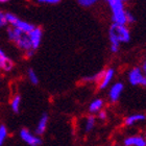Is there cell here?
Wrapping results in <instances>:
<instances>
[{
    "label": "cell",
    "mask_w": 146,
    "mask_h": 146,
    "mask_svg": "<svg viewBox=\"0 0 146 146\" xmlns=\"http://www.w3.org/2000/svg\"><path fill=\"white\" fill-rule=\"evenodd\" d=\"M123 89H124V85L122 82H116L111 87L109 92V97L111 102H117L119 100Z\"/></svg>",
    "instance_id": "9"
},
{
    "label": "cell",
    "mask_w": 146,
    "mask_h": 146,
    "mask_svg": "<svg viewBox=\"0 0 146 146\" xmlns=\"http://www.w3.org/2000/svg\"><path fill=\"white\" fill-rule=\"evenodd\" d=\"M124 146H146L145 138L142 136H131L125 138L123 141Z\"/></svg>",
    "instance_id": "12"
},
{
    "label": "cell",
    "mask_w": 146,
    "mask_h": 146,
    "mask_svg": "<svg viewBox=\"0 0 146 146\" xmlns=\"http://www.w3.org/2000/svg\"><path fill=\"white\" fill-rule=\"evenodd\" d=\"M7 138V128L4 124H0V146H3Z\"/></svg>",
    "instance_id": "18"
},
{
    "label": "cell",
    "mask_w": 146,
    "mask_h": 146,
    "mask_svg": "<svg viewBox=\"0 0 146 146\" xmlns=\"http://www.w3.org/2000/svg\"><path fill=\"white\" fill-rule=\"evenodd\" d=\"M104 104V101L101 99V98H97L93 100L89 106V112L91 114H95V113H98L100 110H102Z\"/></svg>",
    "instance_id": "14"
},
{
    "label": "cell",
    "mask_w": 146,
    "mask_h": 146,
    "mask_svg": "<svg viewBox=\"0 0 146 146\" xmlns=\"http://www.w3.org/2000/svg\"><path fill=\"white\" fill-rule=\"evenodd\" d=\"M95 122H96V118H95L94 116L90 115L87 118L86 120V124H85V131L86 133H89V131H91L95 126Z\"/></svg>",
    "instance_id": "17"
},
{
    "label": "cell",
    "mask_w": 146,
    "mask_h": 146,
    "mask_svg": "<svg viewBox=\"0 0 146 146\" xmlns=\"http://www.w3.org/2000/svg\"><path fill=\"white\" fill-rule=\"evenodd\" d=\"M48 121H49V116L47 113H44L41 118H40L38 124H36V131H35V134L38 135V136H42V135L45 134L46 129H47V125H48Z\"/></svg>",
    "instance_id": "11"
},
{
    "label": "cell",
    "mask_w": 146,
    "mask_h": 146,
    "mask_svg": "<svg viewBox=\"0 0 146 146\" xmlns=\"http://www.w3.org/2000/svg\"><path fill=\"white\" fill-rule=\"evenodd\" d=\"M145 119H146V116L144 114H134V115H131L125 118L124 124L127 125V126H131V125L136 124L137 122L144 121Z\"/></svg>",
    "instance_id": "13"
},
{
    "label": "cell",
    "mask_w": 146,
    "mask_h": 146,
    "mask_svg": "<svg viewBox=\"0 0 146 146\" xmlns=\"http://www.w3.org/2000/svg\"><path fill=\"white\" fill-rule=\"evenodd\" d=\"M6 36L9 42L13 43V45H15L23 53L29 51V50H34L31 47V40L28 38V34L26 33H23L17 28L7 25L6 26Z\"/></svg>",
    "instance_id": "2"
},
{
    "label": "cell",
    "mask_w": 146,
    "mask_h": 146,
    "mask_svg": "<svg viewBox=\"0 0 146 146\" xmlns=\"http://www.w3.org/2000/svg\"><path fill=\"white\" fill-rule=\"evenodd\" d=\"M110 9L112 11L113 23L126 25V11L122 0H107Z\"/></svg>",
    "instance_id": "3"
},
{
    "label": "cell",
    "mask_w": 146,
    "mask_h": 146,
    "mask_svg": "<svg viewBox=\"0 0 146 146\" xmlns=\"http://www.w3.org/2000/svg\"><path fill=\"white\" fill-rule=\"evenodd\" d=\"M99 0H77V3L82 7H91L95 5Z\"/></svg>",
    "instance_id": "19"
},
{
    "label": "cell",
    "mask_w": 146,
    "mask_h": 146,
    "mask_svg": "<svg viewBox=\"0 0 146 146\" xmlns=\"http://www.w3.org/2000/svg\"><path fill=\"white\" fill-rule=\"evenodd\" d=\"M6 26H7V23H6L5 13L2 12V9H0V31L6 28Z\"/></svg>",
    "instance_id": "20"
},
{
    "label": "cell",
    "mask_w": 146,
    "mask_h": 146,
    "mask_svg": "<svg viewBox=\"0 0 146 146\" xmlns=\"http://www.w3.org/2000/svg\"><path fill=\"white\" fill-rule=\"evenodd\" d=\"M109 39L111 43V51L113 53L118 52L121 43H127L131 40V33L126 25L113 23L109 31Z\"/></svg>",
    "instance_id": "1"
},
{
    "label": "cell",
    "mask_w": 146,
    "mask_h": 146,
    "mask_svg": "<svg viewBox=\"0 0 146 146\" xmlns=\"http://www.w3.org/2000/svg\"><path fill=\"white\" fill-rule=\"evenodd\" d=\"M20 138L23 142L29 146H42V138L36 134H33L27 128H22L20 131Z\"/></svg>",
    "instance_id": "5"
},
{
    "label": "cell",
    "mask_w": 146,
    "mask_h": 146,
    "mask_svg": "<svg viewBox=\"0 0 146 146\" xmlns=\"http://www.w3.org/2000/svg\"><path fill=\"white\" fill-rule=\"evenodd\" d=\"M28 38L31 40V47L35 51H36L38 49L40 48V46L42 44V40H43V29L39 26H36V27L28 33Z\"/></svg>",
    "instance_id": "7"
},
{
    "label": "cell",
    "mask_w": 146,
    "mask_h": 146,
    "mask_svg": "<svg viewBox=\"0 0 146 146\" xmlns=\"http://www.w3.org/2000/svg\"><path fill=\"white\" fill-rule=\"evenodd\" d=\"M128 82L133 86H142L146 87V76L143 74L140 67L133 68L128 72Z\"/></svg>",
    "instance_id": "6"
},
{
    "label": "cell",
    "mask_w": 146,
    "mask_h": 146,
    "mask_svg": "<svg viewBox=\"0 0 146 146\" xmlns=\"http://www.w3.org/2000/svg\"><path fill=\"white\" fill-rule=\"evenodd\" d=\"M14 67H15L14 61L0 47V71H2L4 73H9L11 71H13Z\"/></svg>",
    "instance_id": "8"
},
{
    "label": "cell",
    "mask_w": 146,
    "mask_h": 146,
    "mask_svg": "<svg viewBox=\"0 0 146 146\" xmlns=\"http://www.w3.org/2000/svg\"><path fill=\"white\" fill-rule=\"evenodd\" d=\"M41 4H48V5H54L58 4L62 1V0H36Z\"/></svg>",
    "instance_id": "21"
},
{
    "label": "cell",
    "mask_w": 146,
    "mask_h": 146,
    "mask_svg": "<svg viewBox=\"0 0 146 146\" xmlns=\"http://www.w3.org/2000/svg\"><path fill=\"white\" fill-rule=\"evenodd\" d=\"M136 21V18L134 17V15L129 12H126V23L127 24H131Z\"/></svg>",
    "instance_id": "22"
},
{
    "label": "cell",
    "mask_w": 146,
    "mask_h": 146,
    "mask_svg": "<svg viewBox=\"0 0 146 146\" xmlns=\"http://www.w3.org/2000/svg\"><path fill=\"white\" fill-rule=\"evenodd\" d=\"M141 70L143 72V74L146 76V60L143 62V64H142V68H141Z\"/></svg>",
    "instance_id": "24"
},
{
    "label": "cell",
    "mask_w": 146,
    "mask_h": 146,
    "mask_svg": "<svg viewBox=\"0 0 146 146\" xmlns=\"http://www.w3.org/2000/svg\"><path fill=\"white\" fill-rule=\"evenodd\" d=\"M107 112H106V111H99V112H98V118L99 119H101V120H106V119H107Z\"/></svg>",
    "instance_id": "23"
},
{
    "label": "cell",
    "mask_w": 146,
    "mask_h": 146,
    "mask_svg": "<svg viewBox=\"0 0 146 146\" xmlns=\"http://www.w3.org/2000/svg\"><path fill=\"white\" fill-rule=\"evenodd\" d=\"M9 2H11V0H0V4H6Z\"/></svg>",
    "instance_id": "25"
},
{
    "label": "cell",
    "mask_w": 146,
    "mask_h": 146,
    "mask_svg": "<svg viewBox=\"0 0 146 146\" xmlns=\"http://www.w3.org/2000/svg\"><path fill=\"white\" fill-rule=\"evenodd\" d=\"M144 138H145V140H146V133H145V135H144Z\"/></svg>",
    "instance_id": "26"
},
{
    "label": "cell",
    "mask_w": 146,
    "mask_h": 146,
    "mask_svg": "<svg viewBox=\"0 0 146 146\" xmlns=\"http://www.w3.org/2000/svg\"><path fill=\"white\" fill-rule=\"evenodd\" d=\"M114 75H115V70H114L113 68H109L107 70H104V75L101 77L100 82H98V85H99L98 88L100 89V90H104V89L110 85V82H112Z\"/></svg>",
    "instance_id": "10"
},
{
    "label": "cell",
    "mask_w": 146,
    "mask_h": 146,
    "mask_svg": "<svg viewBox=\"0 0 146 146\" xmlns=\"http://www.w3.org/2000/svg\"><path fill=\"white\" fill-rule=\"evenodd\" d=\"M5 18H6V23L9 26H13V27L17 28L19 31H23V33H26L28 34L31 31H33L36 25L31 23L28 21H25L23 19L19 18L18 16L13 14V13H5Z\"/></svg>",
    "instance_id": "4"
},
{
    "label": "cell",
    "mask_w": 146,
    "mask_h": 146,
    "mask_svg": "<svg viewBox=\"0 0 146 146\" xmlns=\"http://www.w3.org/2000/svg\"><path fill=\"white\" fill-rule=\"evenodd\" d=\"M21 102H22V97L21 95H16L11 101V110L13 111L14 114H19L20 112V108H21Z\"/></svg>",
    "instance_id": "15"
},
{
    "label": "cell",
    "mask_w": 146,
    "mask_h": 146,
    "mask_svg": "<svg viewBox=\"0 0 146 146\" xmlns=\"http://www.w3.org/2000/svg\"><path fill=\"white\" fill-rule=\"evenodd\" d=\"M122 1H123V2H125V1H128V0H122Z\"/></svg>",
    "instance_id": "27"
},
{
    "label": "cell",
    "mask_w": 146,
    "mask_h": 146,
    "mask_svg": "<svg viewBox=\"0 0 146 146\" xmlns=\"http://www.w3.org/2000/svg\"><path fill=\"white\" fill-rule=\"evenodd\" d=\"M27 78H28V80H29V82H31V85H35V86L38 85L39 82H40L39 76H38L36 72L33 69V68L27 69Z\"/></svg>",
    "instance_id": "16"
}]
</instances>
